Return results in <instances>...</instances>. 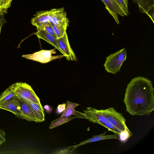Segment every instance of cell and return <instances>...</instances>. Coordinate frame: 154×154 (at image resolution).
<instances>
[{"mask_svg": "<svg viewBox=\"0 0 154 154\" xmlns=\"http://www.w3.org/2000/svg\"><path fill=\"white\" fill-rule=\"evenodd\" d=\"M12 0H3L1 7V10L7 11L8 9L10 7Z\"/></svg>", "mask_w": 154, "mask_h": 154, "instance_id": "d4e9b609", "label": "cell"}, {"mask_svg": "<svg viewBox=\"0 0 154 154\" xmlns=\"http://www.w3.org/2000/svg\"><path fill=\"white\" fill-rule=\"evenodd\" d=\"M3 0H0V10H1V7L2 5Z\"/></svg>", "mask_w": 154, "mask_h": 154, "instance_id": "4dcf8cb0", "label": "cell"}, {"mask_svg": "<svg viewBox=\"0 0 154 154\" xmlns=\"http://www.w3.org/2000/svg\"><path fill=\"white\" fill-rule=\"evenodd\" d=\"M6 134L4 130L0 128V142L5 143L6 141Z\"/></svg>", "mask_w": 154, "mask_h": 154, "instance_id": "83f0119b", "label": "cell"}, {"mask_svg": "<svg viewBox=\"0 0 154 154\" xmlns=\"http://www.w3.org/2000/svg\"><path fill=\"white\" fill-rule=\"evenodd\" d=\"M146 1L149 7L154 5V0H146Z\"/></svg>", "mask_w": 154, "mask_h": 154, "instance_id": "f546056e", "label": "cell"}, {"mask_svg": "<svg viewBox=\"0 0 154 154\" xmlns=\"http://www.w3.org/2000/svg\"><path fill=\"white\" fill-rule=\"evenodd\" d=\"M20 99L23 100L31 108L35 114L37 123L45 121L44 111L41 103H35L26 100Z\"/></svg>", "mask_w": 154, "mask_h": 154, "instance_id": "4fadbf2b", "label": "cell"}, {"mask_svg": "<svg viewBox=\"0 0 154 154\" xmlns=\"http://www.w3.org/2000/svg\"><path fill=\"white\" fill-rule=\"evenodd\" d=\"M17 99L20 103L21 111L26 117V120L37 122L35 114L30 107L23 100Z\"/></svg>", "mask_w": 154, "mask_h": 154, "instance_id": "9a60e30c", "label": "cell"}, {"mask_svg": "<svg viewBox=\"0 0 154 154\" xmlns=\"http://www.w3.org/2000/svg\"><path fill=\"white\" fill-rule=\"evenodd\" d=\"M66 107L60 117H67L72 115L74 116L76 111L75 109L79 105V104L68 100L66 101Z\"/></svg>", "mask_w": 154, "mask_h": 154, "instance_id": "2e32d148", "label": "cell"}, {"mask_svg": "<svg viewBox=\"0 0 154 154\" xmlns=\"http://www.w3.org/2000/svg\"><path fill=\"white\" fill-rule=\"evenodd\" d=\"M102 2L105 4V8L118 24L119 23L118 15L121 16L128 15L117 0H102Z\"/></svg>", "mask_w": 154, "mask_h": 154, "instance_id": "52a82bcc", "label": "cell"}, {"mask_svg": "<svg viewBox=\"0 0 154 154\" xmlns=\"http://www.w3.org/2000/svg\"><path fill=\"white\" fill-rule=\"evenodd\" d=\"M44 29L48 33L53 35L57 38V35L52 25L49 22L45 25Z\"/></svg>", "mask_w": 154, "mask_h": 154, "instance_id": "603a6c76", "label": "cell"}, {"mask_svg": "<svg viewBox=\"0 0 154 154\" xmlns=\"http://www.w3.org/2000/svg\"><path fill=\"white\" fill-rule=\"evenodd\" d=\"M50 11L49 21L57 26H62L67 28L69 20L64 8L53 9Z\"/></svg>", "mask_w": 154, "mask_h": 154, "instance_id": "8992f818", "label": "cell"}, {"mask_svg": "<svg viewBox=\"0 0 154 154\" xmlns=\"http://www.w3.org/2000/svg\"><path fill=\"white\" fill-rule=\"evenodd\" d=\"M106 133L107 132H106L99 135L94 136L89 139L81 142L78 144L69 147L67 149V150L73 148L72 150V151L80 146L86 143L101 140L114 139H119V135L118 134H114L113 135H106Z\"/></svg>", "mask_w": 154, "mask_h": 154, "instance_id": "7c38bea8", "label": "cell"}, {"mask_svg": "<svg viewBox=\"0 0 154 154\" xmlns=\"http://www.w3.org/2000/svg\"><path fill=\"white\" fill-rule=\"evenodd\" d=\"M57 35V38L62 37L66 32L67 28L62 26H57L52 23L50 22Z\"/></svg>", "mask_w": 154, "mask_h": 154, "instance_id": "d6986e66", "label": "cell"}, {"mask_svg": "<svg viewBox=\"0 0 154 154\" xmlns=\"http://www.w3.org/2000/svg\"><path fill=\"white\" fill-rule=\"evenodd\" d=\"M75 118V117L71 116L67 117H60L54 120L51 122L49 126V128L50 129H52L67 122Z\"/></svg>", "mask_w": 154, "mask_h": 154, "instance_id": "ac0fdd59", "label": "cell"}, {"mask_svg": "<svg viewBox=\"0 0 154 154\" xmlns=\"http://www.w3.org/2000/svg\"><path fill=\"white\" fill-rule=\"evenodd\" d=\"M0 109L11 112L19 118L27 120L21 111L20 103L16 96L1 105Z\"/></svg>", "mask_w": 154, "mask_h": 154, "instance_id": "9c48e42d", "label": "cell"}, {"mask_svg": "<svg viewBox=\"0 0 154 154\" xmlns=\"http://www.w3.org/2000/svg\"><path fill=\"white\" fill-rule=\"evenodd\" d=\"M50 11H39L36 13L31 20V23L36 26L37 31L44 29L45 25L49 21Z\"/></svg>", "mask_w": 154, "mask_h": 154, "instance_id": "8fae6325", "label": "cell"}, {"mask_svg": "<svg viewBox=\"0 0 154 154\" xmlns=\"http://www.w3.org/2000/svg\"><path fill=\"white\" fill-rule=\"evenodd\" d=\"M121 5L126 14L128 15L129 14L128 8V0H117Z\"/></svg>", "mask_w": 154, "mask_h": 154, "instance_id": "484cf974", "label": "cell"}, {"mask_svg": "<svg viewBox=\"0 0 154 154\" xmlns=\"http://www.w3.org/2000/svg\"><path fill=\"white\" fill-rule=\"evenodd\" d=\"M101 0V1H102V0Z\"/></svg>", "mask_w": 154, "mask_h": 154, "instance_id": "d6a6232c", "label": "cell"}, {"mask_svg": "<svg viewBox=\"0 0 154 154\" xmlns=\"http://www.w3.org/2000/svg\"><path fill=\"white\" fill-rule=\"evenodd\" d=\"M103 126L107 128L109 131H112L114 134L120 135L121 132V131L108 121L104 124Z\"/></svg>", "mask_w": 154, "mask_h": 154, "instance_id": "7402d4cb", "label": "cell"}, {"mask_svg": "<svg viewBox=\"0 0 154 154\" xmlns=\"http://www.w3.org/2000/svg\"><path fill=\"white\" fill-rule=\"evenodd\" d=\"M60 51L68 60L76 61L77 58L69 44L66 32L62 37L57 39Z\"/></svg>", "mask_w": 154, "mask_h": 154, "instance_id": "ba28073f", "label": "cell"}, {"mask_svg": "<svg viewBox=\"0 0 154 154\" xmlns=\"http://www.w3.org/2000/svg\"><path fill=\"white\" fill-rule=\"evenodd\" d=\"M66 104L64 103L59 105L57 109V113L60 114L66 108Z\"/></svg>", "mask_w": 154, "mask_h": 154, "instance_id": "f1b7e54d", "label": "cell"}, {"mask_svg": "<svg viewBox=\"0 0 154 154\" xmlns=\"http://www.w3.org/2000/svg\"><path fill=\"white\" fill-rule=\"evenodd\" d=\"M3 143H2L0 142V146Z\"/></svg>", "mask_w": 154, "mask_h": 154, "instance_id": "1f68e13d", "label": "cell"}, {"mask_svg": "<svg viewBox=\"0 0 154 154\" xmlns=\"http://www.w3.org/2000/svg\"><path fill=\"white\" fill-rule=\"evenodd\" d=\"M154 5L151 6L149 7V10L146 14L149 16L152 20L153 23L154 22Z\"/></svg>", "mask_w": 154, "mask_h": 154, "instance_id": "4316f807", "label": "cell"}, {"mask_svg": "<svg viewBox=\"0 0 154 154\" xmlns=\"http://www.w3.org/2000/svg\"><path fill=\"white\" fill-rule=\"evenodd\" d=\"M15 97L14 92L10 85L0 95V105Z\"/></svg>", "mask_w": 154, "mask_h": 154, "instance_id": "e0dca14e", "label": "cell"}, {"mask_svg": "<svg viewBox=\"0 0 154 154\" xmlns=\"http://www.w3.org/2000/svg\"><path fill=\"white\" fill-rule=\"evenodd\" d=\"M126 51L125 48L110 54L106 57L103 65L105 70L107 72L116 74L118 71H120L121 66L126 60Z\"/></svg>", "mask_w": 154, "mask_h": 154, "instance_id": "7a4b0ae2", "label": "cell"}, {"mask_svg": "<svg viewBox=\"0 0 154 154\" xmlns=\"http://www.w3.org/2000/svg\"><path fill=\"white\" fill-rule=\"evenodd\" d=\"M154 91L152 82L148 79L141 76L132 79L125 94L126 111L133 116L149 115L154 110Z\"/></svg>", "mask_w": 154, "mask_h": 154, "instance_id": "6da1fadb", "label": "cell"}, {"mask_svg": "<svg viewBox=\"0 0 154 154\" xmlns=\"http://www.w3.org/2000/svg\"><path fill=\"white\" fill-rule=\"evenodd\" d=\"M36 34L38 38L46 41L60 51L57 43V39L54 36L49 33L44 29L37 31Z\"/></svg>", "mask_w": 154, "mask_h": 154, "instance_id": "5bb4252c", "label": "cell"}, {"mask_svg": "<svg viewBox=\"0 0 154 154\" xmlns=\"http://www.w3.org/2000/svg\"><path fill=\"white\" fill-rule=\"evenodd\" d=\"M82 114L83 118L88 119L91 122L103 126L107 121L99 110L91 106L87 107L86 110H83Z\"/></svg>", "mask_w": 154, "mask_h": 154, "instance_id": "30bf717a", "label": "cell"}, {"mask_svg": "<svg viewBox=\"0 0 154 154\" xmlns=\"http://www.w3.org/2000/svg\"><path fill=\"white\" fill-rule=\"evenodd\" d=\"M55 49L42 50L32 54L23 55L22 57L42 63H47L53 60L64 57L63 55L54 56L52 55V54L56 53Z\"/></svg>", "mask_w": 154, "mask_h": 154, "instance_id": "5b68a950", "label": "cell"}, {"mask_svg": "<svg viewBox=\"0 0 154 154\" xmlns=\"http://www.w3.org/2000/svg\"><path fill=\"white\" fill-rule=\"evenodd\" d=\"M11 86L17 98L26 100L35 103H40V99L29 84L25 82H17Z\"/></svg>", "mask_w": 154, "mask_h": 154, "instance_id": "3957f363", "label": "cell"}, {"mask_svg": "<svg viewBox=\"0 0 154 154\" xmlns=\"http://www.w3.org/2000/svg\"><path fill=\"white\" fill-rule=\"evenodd\" d=\"M7 13V11L3 10H0V35L2 28L3 25L7 22L4 17V14Z\"/></svg>", "mask_w": 154, "mask_h": 154, "instance_id": "cb8c5ba5", "label": "cell"}, {"mask_svg": "<svg viewBox=\"0 0 154 154\" xmlns=\"http://www.w3.org/2000/svg\"><path fill=\"white\" fill-rule=\"evenodd\" d=\"M141 12L146 14L149 7L146 0H136Z\"/></svg>", "mask_w": 154, "mask_h": 154, "instance_id": "ffe728a7", "label": "cell"}, {"mask_svg": "<svg viewBox=\"0 0 154 154\" xmlns=\"http://www.w3.org/2000/svg\"><path fill=\"white\" fill-rule=\"evenodd\" d=\"M132 135V133L128 128L121 132L119 135V139L122 141H124Z\"/></svg>", "mask_w": 154, "mask_h": 154, "instance_id": "44dd1931", "label": "cell"}, {"mask_svg": "<svg viewBox=\"0 0 154 154\" xmlns=\"http://www.w3.org/2000/svg\"><path fill=\"white\" fill-rule=\"evenodd\" d=\"M99 110L108 122L121 132L128 128L126 124V120L122 114L118 112L113 107Z\"/></svg>", "mask_w": 154, "mask_h": 154, "instance_id": "277c9868", "label": "cell"}]
</instances>
